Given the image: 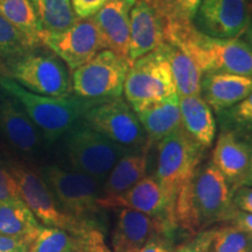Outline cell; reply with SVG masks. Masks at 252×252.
<instances>
[{"label": "cell", "mask_w": 252, "mask_h": 252, "mask_svg": "<svg viewBox=\"0 0 252 252\" xmlns=\"http://www.w3.org/2000/svg\"><path fill=\"white\" fill-rule=\"evenodd\" d=\"M223 128L239 133L252 132V93L235 106L217 113Z\"/></svg>", "instance_id": "4dcf8cb0"}, {"label": "cell", "mask_w": 252, "mask_h": 252, "mask_svg": "<svg viewBox=\"0 0 252 252\" xmlns=\"http://www.w3.org/2000/svg\"><path fill=\"white\" fill-rule=\"evenodd\" d=\"M201 1L202 0H160L153 7L165 21L190 25Z\"/></svg>", "instance_id": "f546056e"}, {"label": "cell", "mask_w": 252, "mask_h": 252, "mask_svg": "<svg viewBox=\"0 0 252 252\" xmlns=\"http://www.w3.org/2000/svg\"><path fill=\"white\" fill-rule=\"evenodd\" d=\"M65 152L75 172L103 184L116 163L131 151L82 123L67 133Z\"/></svg>", "instance_id": "52a82bcc"}, {"label": "cell", "mask_w": 252, "mask_h": 252, "mask_svg": "<svg viewBox=\"0 0 252 252\" xmlns=\"http://www.w3.org/2000/svg\"><path fill=\"white\" fill-rule=\"evenodd\" d=\"M123 93L135 113L178 94L171 67L161 49L131 63Z\"/></svg>", "instance_id": "8992f818"}, {"label": "cell", "mask_w": 252, "mask_h": 252, "mask_svg": "<svg viewBox=\"0 0 252 252\" xmlns=\"http://www.w3.org/2000/svg\"><path fill=\"white\" fill-rule=\"evenodd\" d=\"M40 47L5 64L8 78L40 96H72L70 70L54 53Z\"/></svg>", "instance_id": "277c9868"}, {"label": "cell", "mask_w": 252, "mask_h": 252, "mask_svg": "<svg viewBox=\"0 0 252 252\" xmlns=\"http://www.w3.org/2000/svg\"><path fill=\"white\" fill-rule=\"evenodd\" d=\"M232 200L238 210L252 214V186H244L236 189L232 195Z\"/></svg>", "instance_id": "836d02e7"}, {"label": "cell", "mask_w": 252, "mask_h": 252, "mask_svg": "<svg viewBox=\"0 0 252 252\" xmlns=\"http://www.w3.org/2000/svg\"><path fill=\"white\" fill-rule=\"evenodd\" d=\"M224 176L232 194L247 186L252 171V137L223 128L210 160Z\"/></svg>", "instance_id": "4fadbf2b"}, {"label": "cell", "mask_w": 252, "mask_h": 252, "mask_svg": "<svg viewBox=\"0 0 252 252\" xmlns=\"http://www.w3.org/2000/svg\"><path fill=\"white\" fill-rule=\"evenodd\" d=\"M135 252H175V249L172 247L171 238L162 237L153 239Z\"/></svg>", "instance_id": "d590c367"}, {"label": "cell", "mask_w": 252, "mask_h": 252, "mask_svg": "<svg viewBox=\"0 0 252 252\" xmlns=\"http://www.w3.org/2000/svg\"><path fill=\"white\" fill-rule=\"evenodd\" d=\"M43 180L65 213L80 220H97L102 184L91 176L69 172L58 166L43 169Z\"/></svg>", "instance_id": "9c48e42d"}, {"label": "cell", "mask_w": 252, "mask_h": 252, "mask_svg": "<svg viewBox=\"0 0 252 252\" xmlns=\"http://www.w3.org/2000/svg\"><path fill=\"white\" fill-rule=\"evenodd\" d=\"M23 200L18 182L8 165L0 162V202Z\"/></svg>", "instance_id": "1f68e13d"}, {"label": "cell", "mask_w": 252, "mask_h": 252, "mask_svg": "<svg viewBox=\"0 0 252 252\" xmlns=\"http://www.w3.org/2000/svg\"><path fill=\"white\" fill-rule=\"evenodd\" d=\"M42 32L60 33L74 26L80 19L71 0H30Z\"/></svg>", "instance_id": "484cf974"}, {"label": "cell", "mask_w": 252, "mask_h": 252, "mask_svg": "<svg viewBox=\"0 0 252 252\" xmlns=\"http://www.w3.org/2000/svg\"><path fill=\"white\" fill-rule=\"evenodd\" d=\"M144 1H146V2H149L150 5H152V6H154L156 4H158V2L160 1V0H144Z\"/></svg>", "instance_id": "ab89813d"}, {"label": "cell", "mask_w": 252, "mask_h": 252, "mask_svg": "<svg viewBox=\"0 0 252 252\" xmlns=\"http://www.w3.org/2000/svg\"><path fill=\"white\" fill-rule=\"evenodd\" d=\"M83 123L130 151L151 146L137 115L122 97L97 104L87 113Z\"/></svg>", "instance_id": "30bf717a"}, {"label": "cell", "mask_w": 252, "mask_h": 252, "mask_svg": "<svg viewBox=\"0 0 252 252\" xmlns=\"http://www.w3.org/2000/svg\"><path fill=\"white\" fill-rule=\"evenodd\" d=\"M77 252H82V251H77Z\"/></svg>", "instance_id": "7bdbcfd3"}, {"label": "cell", "mask_w": 252, "mask_h": 252, "mask_svg": "<svg viewBox=\"0 0 252 252\" xmlns=\"http://www.w3.org/2000/svg\"><path fill=\"white\" fill-rule=\"evenodd\" d=\"M91 252L89 245L64 230L40 225L28 239L27 252Z\"/></svg>", "instance_id": "4316f807"}, {"label": "cell", "mask_w": 252, "mask_h": 252, "mask_svg": "<svg viewBox=\"0 0 252 252\" xmlns=\"http://www.w3.org/2000/svg\"><path fill=\"white\" fill-rule=\"evenodd\" d=\"M194 252H250L252 236L231 223L202 230L188 243Z\"/></svg>", "instance_id": "ffe728a7"}, {"label": "cell", "mask_w": 252, "mask_h": 252, "mask_svg": "<svg viewBox=\"0 0 252 252\" xmlns=\"http://www.w3.org/2000/svg\"><path fill=\"white\" fill-rule=\"evenodd\" d=\"M0 14L18 28L34 46L40 47L42 33L30 0H0Z\"/></svg>", "instance_id": "83f0119b"}, {"label": "cell", "mask_w": 252, "mask_h": 252, "mask_svg": "<svg viewBox=\"0 0 252 252\" xmlns=\"http://www.w3.org/2000/svg\"><path fill=\"white\" fill-rule=\"evenodd\" d=\"M100 209H131L156 219L165 220L175 225L173 209L156 176L146 175L143 180L121 195L110 198H99Z\"/></svg>", "instance_id": "9a60e30c"}, {"label": "cell", "mask_w": 252, "mask_h": 252, "mask_svg": "<svg viewBox=\"0 0 252 252\" xmlns=\"http://www.w3.org/2000/svg\"><path fill=\"white\" fill-rule=\"evenodd\" d=\"M110 0H71L72 7L80 20L93 18Z\"/></svg>", "instance_id": "d6a6232c"}, {"label": "cell", "mask_w": 252, "mask_h": 252, "mask_svg": "<svg viewBox=\"0 0 252 252\" xmlns=\"http://www.w3.org/2000/svg\"><path fill=\"white\" fill-rule=\"evenodd\" d=\"M182 128L203 149H209L216 135L213 110L201 94L179 97Z\"/></svg>", "instance_id": "7402d4cb"}, {"label": "cell", "mask_w": 252, "mask_h": 252, "mask_svg": "<svg viewBox=\"0 0 252 252\" xmlns=\"http://www.w3.org/2000/svg\"><path fill=\"white\" fill-rule=\"evenodd\" d=\"M135 115L143 126L151 146L154 144L158 145L181 127V112L178 94L169 97L163 102L154 104Z\"/></svg>", "instance_id": "cb8c5ba5"}, {"label": "cell", "mask_w": 252, "mask_h": 252, "mask_svg": "<svg viewBox=\"0 0 252 252\" xmlns=\"http://www.w3.org/2000/svg\"><path fill=\"white\" fill-rule=\"evenodd\" d=\"M232 195L215 165L201 163L176 196L173 209L176 228L195 236L209 226L230 223L237 210Z\"/></svg>", "instance_id": "6da1fadb"}, {"label": "cell", "mask_w": 252, "mask_h": 252, "mask_svg": "<svg viewBox=\"0 0 252 252\" xmlns=\"http://www.w3.org/2000/svg\"><path fill=\"white\" fill-rule=\"evenodd\" d=\"M251 18L250 0H202L193 26L204 35L235 39L247 32Z\"/></svg>", "instance_id": "7c38bea8"}, {"label": "cell", "mask_w": 252, "mask_h": 252, "mask_svg": "<svg viewBox=\"0 0 252 252\" xmlns=\"http://www.w3.org/2000/svg\"><path fill=\"white\" fill-rule=\"evenodd\" d=\"M0 252H27V243L23 238L0 235Z\"/></svg>", "instance_id": "e575fe53"}, {"label": "cell", "mask_w": 252, "mask_h": 252, "mask_svg": "<svg viewBox=\"0 0 252 252\" xmlns=\"http://www.w3.org/2000/svg\"><path fill=\"white\" fill-rule=\"evenodd\" d=\"M34 48L37 47L0 14V60L4 64L20 58Z\"/></svg>", "instance_id": "f1b7e54d"}, {"label": "cell", "mask_w": 252, "mask_h": 252, "mask_svg": "<svg viewBox=\"0 0 252 252\" xmlns=\"http://www.w3.org/2000/svg\"><path fill=\"white\" fill-rule=\"evenodd\" d=\"M252 93V77L209 72L201 82V96L214 111L220 113L242 102Z\"/></svg>", "instance_id": "d6986e66"}, {"label": "cell", "mask_w": 252, "mask_h": 252, "mask_svg": "<svg viewBox=\"0 0 252 252\" xmlns=\"http://www.w3.org/2000/svg\"><path fill=\"white\" fill-rule=\"evenodd\" d=\"M204 151L182 126L158 144L156 179L174 209L180 189L202 162ZM174 219V217H173Z\"/></svg>", "instance_id": "5b68a950"}, {"label": "cell", "mask_w": 252, "mask_h": 252, "mask_svg": "<svg viewBox=\"0 0 252 252\" xmlns=\"http://www.w3.org/2000/svg\"><path fill=\"white\" fill-rule=\"evenodd\" d=\"M5 77H8L7 68H6L4 62L0 60V80H2V78H5Z\"/></svg>", "instance_id": "74e56055"}, {"label": "cell", "mask_w": 252, "mask_h": 252, "mask_svg": "<svg viewBox=\"0 0 252 252\" xmlns=\"http://www.w3.org/2000/svg\"><path fill=\"white\" fill-rule=\"evenodd\" d=\"M250 252H252V249H251V251H250Z\"/></svg>", "instance_id": "b9f144b4"}, {"label": "cell", "mask_w": 252, "mask_h": 252, "mask_svg": "<svg viewBox=\"0 0 252 252\" xmlns=\"http://www.w3.org/2000/svg\"><path fill=\"white\" fill-rule=\"evenodd\" d=\"M165 42V26L159 12L144 0H137L130 13V43L127 60L138 59L160 48Z\"/></svg>", "instance_id": "2e32d148"}, {"label": "cell", "mask_w": 252, "mask_h": 252, "mask_svg": "<svg viewBox=\"0 0 252 252\" xmlns=\"http://www.w3.org/2000/svg\"><path fill=\"white\" fill-rule=\"evenodd\" d=\"M160 49L169 63L178 96L201 94L203 72L187 50L173 40H165Z\"/></svg>", "instance_id": "603a6c76"}, {"label": "cell", "mask_w": 252, "mask_h": 252, "mask_svg": "<svg viewBox=\"0 0 252 252\" xmlns=\"http://www.w3.org/2000/svg\"><path fill=\"white\" fill-rule=\"evenodd\" d=\"M247 186H252V171H251L250 176H249V180L247 182Z\"/></svg>", "instance_id": "60d3db41"}, {"label": "cell", "mask_w": 252, "mask_h": 252, "mask_svg": "<svg viewBox=\"0 0 252 252\" xmlns=\"http://www.w3.org/2000/svg\"><path fill=\"white\" fill-rule=\"evenodd\" d=\"M165 40H173L184 47L201 68L209 72L252 77V49L241 37L219 39L204 35L193 24L181 25L163 20Z\"/></svg>", "instance_id": "7a4b0ae2"}, {"label": "cell", "mask_w": 252, "mask_h": 252, "mask_svg": "<svg viewBox=\"0 0 252 252\" xmlns=\"http://www.w3.org/2000/svg\"><path fill=\"white\" fill-rule=\"evenodd\" d=\"M137 0H110L94 15L104 48L127 59L130 13Z\"/></svg>", "instance_id": "e0dca14e"}, {"label": "cell", "mask_w": 252, "mask_h": 252, "mask_svg": "<svg viewBox=\"0 0 252 252\" xmlns=\"http://www.w3.org/2000/svg\"><path fill=\"white\" fill-rule=\"evenodd\" d=\"M41 224L23 200L0 202V235L28 242Z\"/></svg>", "instance_id": "d4e9b609"}, {"label": "cell", "mask_w": 252, "mask_h": 252, "mask_svg": "<svg viewBox=\"0 0 252 252\" xmlns=\"http://www.w3.org/2000/svg\"><path fill=\"white\" fill-rule=\"evenodd\" d=\"M175 252H194V251H193V249L189 247L188 244H185L180 248L175 249Z\"/></svg>", "instance_id": "f35d334b"}, {"label": "cell", "mask_w": 252, "mask_h": 252, "mask_svg": "<svg viewBox=\"0 0 252 252\" xmlns=\"http://www.w3.org/2000/svg\"><path fill=\"white\" fill-rule=\"evenodd\" d=\"M131 63L112 50L103 49L72 71V94L84 99L108 100L122 97Z\"/></svg>", "instance_id": "ba28073f"}, {"label": "cell", "mask_w": 252, "mask_h": 252, "mask_svg": "<svg viewBox=\"0 0 252 252\" xmlns=\"http://www.w3.org/2000/svg\"><path fill=\"white\" fill-rule=\"evenodd\" d=\"M0 87L2 91L20 103L40 133L49 143L56 141L82 124L86 115L94 106L105 102L84 99L77 96H40L24 89L8 77L0 80Z\"/></svg>", "instance_id": "3957f363"}, {"label": "cell", "mask_w": 252, "mask_h": 252, "mask_svg": "<svg viewBox=\"0 0 252 252\" xmlns=\"http://www.w3.org/2000/svg\"><path fill=\"white\" fill-rule=\"evenodd\" d=\"M0 97V130L15 149L24 153L39 147L41 133L17 99L5 91Z\"/></svg>", "instance_id": "ac0fdd59"}, {"label": "cell", "mask_w": 252, "mask_h": 252, "mask_svg": "<svg viewBox=\"0 0 252 252\" xmlns=\"http://www.w3.org/2000/svg\"><path fill=\"white\" fill-rule=\"evenodd\" d=\"M176 228L165 220L131 209H118L111 237L112 252H135L157 238H171Z\"/></svg>", "instance_id": "5bb4252c"}, {"label": "cell", "mask_w": 252, "mask_h": 252, "mask_svg": "<svg viewBox=\"0 0 252 252\" xmlns=\"http://www.w3.org/2000/svg\"><path fill=\"white\" fill-rule=\"evenodd\" d=\"M151 146L125 154L103 182L99 198H110L121 195L133 187L146 176Z\"/></svg>", "instance_id": "44dd1931"}, {"label": "cell", "mask_w": 252, "mask_h": 252, "mask_svg": "<svg viewBox=\"0 0 252 252\" xmlns=\"http://www.w3.org/2000/svg\"><path fill=\"white\" fill-rule=\"evenodd\" d=\"M40 41L41 45L61 59L70 71L86 64L105 49L93 18L78 20L69 30L60 33L42 32Z\"/></svg>", "instance_id": "8fae6325"}, {"label": "cell", "mask_w": 252, "mask_h": 252, "mask_svg": "<svg viewBox=\"0 0 252 252\" xmlns=\"http://www.w3.org/2000/svg\"><path fill=\"white\" fill-rule=\"evenodd\" d=\"M244 34H245V37H247V43L251 47V49H252V18H251L250 25H249L248 30Z\"/></svg>", "instance_id": "8d00e7d4"}]
</instances>
